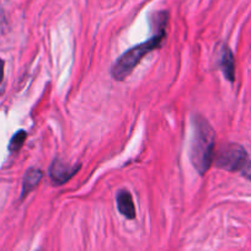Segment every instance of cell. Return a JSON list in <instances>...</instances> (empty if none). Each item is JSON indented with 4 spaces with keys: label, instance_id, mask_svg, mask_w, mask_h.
Wrapping results in <instances>:
<instances>
[{
    "label": "cell",
    "instance_id": "cell-1",
    "mask_svg": "<svg viewBox=\"0 0 251 251\" xmlns=\"http://www.w3.org/2000/svg\"><path fill=\"white\" fill-rule=\"evenodd\" d=\"M214 131L206 118H194V136L190 147V160L199 174L204 175L214 160Z\"/></svg>",
    "mask_w": 251,
    "mask_h": 251
},
{
    "label": "cell",
    "instance_id": "cell-2",
    "mask_svg": "<svg viewBox=\"0 0 251 251\" xmlns=\"http://www.w3.org/2000/svg\"><path fill=\"white\" fill-rule=\"evenodd\" d=\"M165 37V31H164V28H161L151 40L146 41V42L141 43V45L134 46L131 50H126L112 66V69H111V75H112V78L117 81H122L126 78H128L129 74L136 69V67L138 66L141 60L148 53L160 48Z\"/></svg>",
    "mask_w": 251,
    "mask_h": 251
},
{
    "label": "cell",
    "instance_id": "cell-3",
    "mask_svg": "<svg viewBox=\"0 0 251 251\" xmlns=\"http://www.w3.org/2000/svg\"><path fill=\"white\" fill-rule=\"evenodd\" d=\"M214 164L226 171H239L248 161L245 149L238 144H228L222 147L214 155Z\"/></svg>",
    "mask_w": 251,
    "mask_h": 251
},
{
    "label": "cell",
    "instance_id": "cell-4",
    "mask_svg": "<svg viewBox=\"0 0 251 251\" xmlns=\"http://www.w3.org/2000/svg\"><path fill=\"white\" fill-rule=\"evenodd\" d=\"M79 169H80V165H69V164L59 160V159H55L50 169V180L53 181V183L60 186L71 180L78 173Z\"/></svg>",
    "mask_w": 251,
    "mask_h": 251
},
{
    "label": "cell",
    "instance_id": "cell-5",
    "mask_svg": "<svg viewBox=\"0 0 251 251\" xmlns=\"http://www.w3.org/2000/svg\"><path fill=\"white\" fill-rule=\"evenodd\" d=\"M116 202H117L118 211L122 216H125L127 219L136 218V207H134L132 195L128 191H126V190L118 191Z\"/></svg>",
    "mask_w": 251,
    "mask_h": 251
},
{
    "label": "cell",
    "instance_id": "cell-6",
    "mask_svg": "<svg viewBox=\"0 0 251 251\" xmlns=\"http://www.w3.org/2000/svg\"><path fill=\"white\" fill-rule=\"evenodd\" d=\"M42 171L40 169L31 168L26 171L25 176H24L23 181V191H21V199H25L31 191H33L40 183L41 178H42Z\"/></svg>",
    "mask_w": 251,
    "mask_h": 251
},
{
    "label": "cell",
    "instance_id": "cell-7",
    "mask_svg": "<svg viewBox=\"0 0 251 251\" xmlns=\"http://www.w3.org/2000/svg\"><path fill=\"white\" fill-rule=\"evenodd\" d=\"M221 67L224 76L226 80L234 81L235 80V59L231 53V50L228 47H223L221 55Z\"/></svg>",
    "mask_w": 251,
    "mask_h": 251
},
{
    "label": "cell",
    "instance_id": "cell-8",
    "mask_svg": "<svg viewBox=\"0 0 251 251\" xmlns=\"http://www.w3.org/2000/svg\"><path fill=\"white\" fill-rule=\"evenodd\" d=\"M26 138H27V133L25 131H18L13 136V138L10 139V143H9V151L10 153H15V151H19L21 149V147L25 143Z\"/></svg>",
    "mask_w": 251,
    "mask_h": 251
},
{
    "label": "cell",
    "instance_id": "cell-9",
    "mask_svg": "<svg viewBox=\"0 0 251 251\" xmlns=\"http://www.w3.org/2000/svg\"><path fill=\"white\" fill-rule=\"evenodd\" d=\"M241 174H243L244 176H245L248 180L251 181V161H246V164L244 165V168L241 169Z\"/></svg>",
    "mask_w": 251,
    "mask_h": 251
},
{
    "label": "cell",
    "instance_id": "cell-10",
    "mask_svg": "<svg viewBox=\"0 0 251 251\" xmlns=\"http://www.w3.org/2000/svg\"><path fill=\"white\" fill-rule=\"evenodd\" d=\"M4 78V60L0 59V83L3 81Z\"/></svg>",
    "mask_w": 251,
    "mask_h": 251
}]
</instances>
